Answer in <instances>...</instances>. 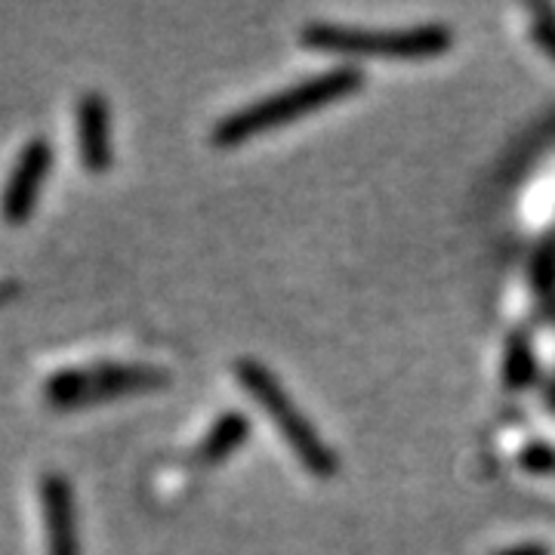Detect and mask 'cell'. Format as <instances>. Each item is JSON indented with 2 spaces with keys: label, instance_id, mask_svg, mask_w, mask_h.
Instances as JSON below:
<instances>
[{
  "label": "cell",
  "instance_id": "6da1fadb",
  "mask_svg": "<svg viewBox=\"0 0 555 555\" xmlns=\"http://www.w3.org/2000/svg\"><path fill=\"white\" fill-rule=\"evenodd\" d=\"M364 83V75L352 68V65H337L331 72H321L318 78L312 80H299L287 90H278L266 100L254 102V105H244L238 112L225 115L214 127L210 139L229 149V145H238V142H247V139L262 137L269 130H278L291 120L302 118V115H312L318 108H327L334 102L346 100L349 93L361 90Z\"/></svg>",
  "mask_w": 555,
  "mask_h": 555
},
{
  "label": "cell",
  "instance_id": "7a4b0ae2",
  "mask_svg": "<svg viewBox=\"0 0 555 555\" xmlns=\"http://www.w3.org/2000/svg\"><path fill=\"white\" fill-rule=\"evenodd\" d=\"M299 43L318 53L358 56V60H398L420 62L444 56L454 47V35L444 25H420V28H346L334 22H309L299 31Z\"/></svg>",
  "mask_w": 555,
  "mask_h": 555
},
{
  "label": "cell",
  "instance_id": "3957f363",
  "mask_svg": "<svg viewBox=\"0 0 555 555\" xmlns=\"http://www.w3.org/2000/svg\"><path fill=\"white\" fill-rule=\"evenodd\" d=\"M235 377L241 386L250 392L266 414L272 416L275 429L287 441V448L294 451L302 469L315 478H334L339 473V456L327 448V441L321 438L315 426L309 423V416L297 408V401L291 392L275 379V374L254 358H241L235 361Z\"/></svg>",
  "mask_w": 555,
  "mask_h": 555
},
{
  "label": "cell",
  "instance_id": "277c9868",
  "mask_svg": "<svg viewBox=\"0 0 555 555\" xmlns=\"http://www.w3.org/2000/svg\"><path fill=\"white\" fill-rule=\"evenodd\" d=\"M170 383L164 367L155 364H120V361H102V364H87V367H68L56 371L43 383V398L62 408H87L112 398L130 396V392H145Z\"/></svg>",
  "mask_w": 555,
  "mask_h": 555
},
{
  "label": "cell",
  "instance_id": "5b68a950",
  "mask_svg": "<svg viewBox=\"0 0 555 555\" xmlns=\"http://www.w3.org/2000/svg\"><path fill=\"white\" fill-rule=\"evenodd\" d=\"M53 164V149L47 137H35L25 142V149L20 152V160L13 164L3 195H0V214L10 225H22L25 219L31 217V210L38 207L40 189L47 182Z\"/></svg>",
  "mask_w": 555,
  "mask_h": 555
},
{
  "label": "cell",
  "instance_id": "8992f818",
  "mask_svg": "<svg viewBox=\"0 0 555 555\" xmlns=\"http://www.w3.org/2000/svg\"><path fill=\"white\" fill-rule=\"evenodd\" d=\"M40 506H43V528H47V555H80L72 481L56 473L43 476Z\"/></svg>",
  "mask_w": 555,
  "mask_h": 555
},
{
  "label": "cell",
  "instance_id": "52a82bcc",
  "mask_svg": "<svg viewBox=\"0 0 555 555\" xmlns=\"http://www.w3.org/2000/svg\"><path fill=\"white\" fill-rule=\"evenodd\" d=\"M78 152L80 164L90 173H105L115 164L112 149V112L108 102L96 90L80 93L78 100Z\"/></svg>",
  "mask_w": 555,
  "mask_h": 555
},
{
  "label": "cell",
  "instance_id": "ba28073f",
  "mask_svg": "<svg viewBox=\"0 0 555 555\" xmlns=\"http://www.w3.org/2000/svg\"><path fill=\"white\" fill-rule=\"evenodd\" d=\"M247 436H250V420H247V414H241V411H225V414L219 416L217 423L207 429V436L201 438L195 456H198V463H204V466H217L225 456L235 454L241 444L247 441Z\"/></svg>",
  "mask_w": 555,
  "mask_h": 555
},
{
  "label": "cell",
  "instance_id": "9c48e42d",
  "mask_svg": "<svg viewBox=\"0 0 555 555\" xmlns=\"http://www.w3.org/2000/svg\"><path fill=\"white\" fill-rule=\"evenodd\" d=\"M537 377V358L534 346L528 343V337H516L506 343V352H503V383L509 389H528Z\"/></svg>",
  "mask_w": 555,
  "mask_h": 555
},
{
  "label": "cell",
  "instance_id": "30bf717a",
  "mask_svg": "<svg viewBox=\"0 0 555 555\" xmlns=\"http://www.w3.org/2000/svg\"><path fill=\"white\" fill-rule=\"evenodd\" d=\"M531 31H534V40L540 43V50L555 60V10L553 7H543V3H537L534 10H531Z\"/></svg>",
  "mask_w": 555,
  "mask_h": 555
},
{
  "label": "cell",
  "instance_id": "8fae6325",
  "mask_svg": "<svg viewBox=\"0 0 555 555\" xmlns=\"http://www.w3.org/2000/svg\"><path fill=\"white\" fill-rule=\"evenodd\" d=\"M521 469L534 473V476H550V473H555V451L550 444L537 441L521 454Z\"/></svg>",
  "mask_w": 555,
  "mask_h": 555
},
{
  "label": "cell",
  "instance_id": "7c38bea8",
  "mask_svg": "<svg viewBox=\"0 0 555 555\" xmlns=\"http://www.w3.org/2000/svg\"><path fill=\"white\" fill-rule=\"evenodd\" d=\"M534 281L540 291H550V287H555V241L543 244V250L537 254Z\"/></svg>",
  "mask_w": 555,
  "mask_h": 555
},
{
  "label": "cell",
  "instance_id": "4fadbf2b",
  "mask_svg": "<svg viewBox=\"0 0 555 555\" xmlns=\"http://www.w3.org/2000/svg\"><path fill=\"white\" fill-rule=\"evenodd\" d=\"M16 294H20V281L3 278V281H0V306H7L10 299H16Z\"/></svg>",
  "mask_w": 555,
  "mask_h": 555
},
{
  "label": "cell",
  "instance_id": "5bb4252c",
  "mask_svg": "<svg viewBox=\"0 0 555 555\" xmlns=\"http://www.w3.org/2000/svg\"><path fill=\"white\" fill-rule=\"evenodd\" d=\"M500 555H550V550L537 546V543H528V546H513V550H506V553Z\"/></svg>",
  "mask_w": 555,
  "mask_h": 555
}]
</instances>
